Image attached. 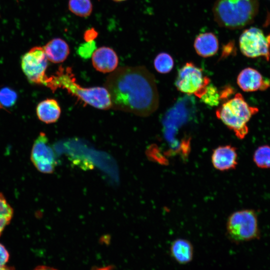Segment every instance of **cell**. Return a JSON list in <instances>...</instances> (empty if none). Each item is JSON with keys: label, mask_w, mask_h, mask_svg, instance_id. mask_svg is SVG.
<instances>
[{"label": "cell", "mask_w": 270, "mask_h": 270, "mask_svg": "<svg viewBox=\"0 0 270 270\" xmlns=\"http://www.w3.org/2000/svg\"><path fill=\"white\" fill-rule=\"evenodd\" d=\"M104 87L114 110L148 116L158 106L154 77L144 66L116 68L107 77Z\"/></svg>", "instance_id": "6da1fadb"}, {"label": "cell", "mask_w": 270, "mask_h": 270, "mask_svg": "<svg viewBox=\"0 0 270 270\" xmlns=\"http://www.w3.org/2000/svg\"><path fill=\"white\" fill-rule=\"evenodd\" d=\"M74 76L70 68L60 66L54 75L48 77L45 86L53 92L58 88L65 89L78 100L95 108H112L110 94L104 87L83 88L76 82Z\"/></svg>", "instance_id": "7a4b0ae2"}, {"label": "cell", "mask_w": 270, "mask_h": 270, "mask_svg": "<svg viewBox=\"0 0 270 270\" xmlns=\"http://www.w3.org/2000/svg\"><path fill=\"white\" fill-rule=\"evenodd\" d=\"M258 0H216L212 7L214 21L218 26L240 29L251 24L258 11Z\"/></svg>", "instance_id": "3957f363"}, {"label": "cell", "mask_w": 270, "mask_h": 270, "mask_svg": "<svg viewBox=\"0 0 270 270\" xmlns=\"http://www.w3.org/2000/svg\"><path fill=\"white\" fill-rule=\"evenodd\" d=\"M258 112V108L250 106L240 93H236L221 105L216 115L238 138L242 140L248 132L247 123Z\"/></svg>", "instance_id": "277c9868"}, {"label": "cell", "mask_w": 270, "mask_h": 270, "mask_svg": "<svg viewBox=\"0 0 270 270\" xmlns=\"http://www.w3.org/2000/svg\"><path fill=\"white\" fill-rule=\"evenodd\" d=\"M226 230L228 238L235 243L258 239L260 236L257 214L251 209L232 213L228 218Z\"/></svg>", "instance_id": "5b68a950"}, {"label": "cell", "mask_w": 270, "mask_h": 270, "mask_svg": "<svg viewBox=\"0 0 270 270\" xmlns=\"http://www.w3.org/2000/svg\"><path fill=\"white\" fill-rule=\"evenodd\" d=\"M210 82L209 78L204 76L200 68L188 62L179 70L175 86L180 92L200 98Z\"/></svg>", "instance_id": "8992f818"}, {"label": "cell", "mask_w": 270, "mask_h": 270, "mask_svg": "<svg viewBox=\"0 0 270 270\" xmlns=\"http://www.w3.org/2000/svg\"><path fill=\"white\" fill-rule=\"evenodd\" d=\"M48 66V60L42 46L32 48L22 57V70L32 84L45 86L48 77L46 74Z\"/></svg>", "instance_id": "52a82bcc"}, {"label": "cell", "mask_w": 270, "mask_h": 270, "mask_svg": "<svg viewBox=\"0 0 270 270\" xmlns=\"http://www.w3.org/2000/svg\"><path fill=\"white\" fill-rule=\"evenodd\" d=\"M239 46L246 56L256 58L260 56L268 61L270 59V43L262 30L251 27L246 29L239 38Z\"/></svg>", "instance_id": "ba28073f"}, {"label": "cell", "mask_w": 270, "mask_h": 270, "mask_svg": "<svg viewBox=\"0 0 270 270\" xmlns=\"http://www.w3.org/2000/svg\"><path fill=\"white\" fill-rule=\"evenodd\" d=\"M30 160L36 168L44 174H52L56 164V156L45 133L41 132L34 140Z\"/></svg>", "instance_id": "9c48e42d"}, {"label": "cell", "mask_w": 270, "mask_h": 270, "mask_svg": "<svg viewBox=\"0 0 270 270\" xmlns=\"http://www.w3.org/2000/svg\"><path fill=\"white\" fill-rule=\"evenodd\" d=\"M238 86L244 92L264 90L270 86V81L263 78L257 70L246 68L243 69L237 77Z\"/></svg>", "instance_id": "30bf717a"}, {"label": "cell", "mask_w": 270, "mask_h": 270, "mask_svg": "<svg viewBox=\"0 0 270 270\" xmlns=\"http://www.w3.org/2000/svg\"><path fill=\"white\" fill-rule=\"evenodd\" d=\"M211 160L213 166L218 170L234 169L238 165L236 148L230 145L219 146L213 150Z\"/></svg>", "instance_id": "8fae6325"}, {"label": "cell", "mask_w": 270, "mask_h": 270, "mask_svg": "<svg viewBox=\"0 0 270 270\" xmlns=\"http://www.w3.org/2000/svg\"><path fill=\"white\" fill-rule=\"evenodd\" d=\"M92 60L94 68L103 73L114 72L118 64V58L116 52L106 46L96 48L92 56Z\"/></svg>", "instance_id": "7c38bea8"}, {"label": "cell", "mask_w": 270, "mask_h": 270, "mask_svg": "<svg viewBox=\"0 0 270 270\" xmlns=\"http://www.w3.org/2000/svg\"><path fill=\"white\" fill-rule=\"evenodd\" d=\"M194 47L198 56L203 58L210 57L214 56L218 51V40L213 32H202L196 37Z\"/></svg>", "instance_id": "4fadbf2b"}, {"label": "cell", "mask_w": 270, "mask_h": 270, "mask_svg": "<svg viewBox=\"0 0 270 270\" xmlns=\"http://www.w3.org/2000/svg\"><path fill=\"white\" fill-rule=\"evenodd\" d=\"M43 48L48 60L55 64L64 62L70 54L68 44L60 38L52 39Z\"/></svg>", "instance_id": "5bb4252c"}, {"label": "cell", "mask_w": 270, "mask_h": 270, "mask_svg": "<svg viewBox=\"0 0 270 270\" xmlns=\"http://www.w3.org/2000/svg\"><path fill=\"white\" fill-rule=\"evenodd\" d=\"M194 246L190 241L184 238L174 240L170 246L172 257L178 264L190 263L194 258Z\"/></svg>", "instance_id": "9a60e30c"}, {"label": "cell", "mask_w": 270, "mask_h": 270, "mask_svg": "<svg viewBox=\"0 0 270 270\" xmlns=\"http://www.w3.org/2000/svg\"><path fill=\"white\" fill-rule=\"evenodd\" d=\"M36 112L40 120L46 124H52L56 122L59 118L61 109L56 100L47 98L38 104Z\"/></svg>", "instance_id": "2e32d148"}, {"label": "cell", "mask_w": 270, "mask_h": 270, "mask_svg": "<svg viewBox=\"0 0 270 270\" xmlns=\"http://www.w3.org/2000/svg\"><path fill=\"white\" fill-rule=\"evenodd\" d=\"M68 8L74 15L86 18L91 14L93 6L91 0H68Z\"/></svg>", "instance_id": "e0dca14e"}, {"label": "cell", "mask_w": 270, "mask_h": 270, "mask_svg": "<svg viewBox=\"0 0 270 270\" xmlns=\"http://www.w3.org/2000/svg\"><path fill=\"white\" fill-rule=\"evenodd\" d=\"M13 214L12 207L3 194L0 192V236L4 228L10 222Z\"/></svg>", "instance_id": "ac0fdd59"}, {"label": "cell", "mask_w": 270, "mask_h": 270, "mask_svg": "<svg viewBox=\"0 0 270 270\" xmlns=\"http://www.w3.org/2000/svg\"><path fill=\"white\" fill-rule=\"evenodd\" d=\"M154 64L158 72L166 74L172 70L174 67V62L170 54L162 52L156 56L154 60Z\"/></svg>", "instance_id": "d6986e66"}, {"label": "cell", "mask_w": 270, "mask_h": 270, "mask_svg": "<svg viewBox=\"0 0 270 270\" xmlns=\"http://www.w3.org/2000/svg\"><path fill=\"white\" fill-rule=\"evenodd\" d=\"M253 160L260 168H270V146L264 145L259 146L254 154Z\"/></svg>", "instance_id": "ffe728a7"}, {"label": "cell", "mask_w": 270, "mask_h": 270, "mask_svg": "<svg viewBox=\"0 0 270 270\" xmlns=\"http://www.w3.org/2000/svg\"><path fill=\"white\" fill-rule=\"evenodd\" d=\"M200 98L208 106H217L220 100V93L218 91L216 87L209 84L206 86L204 94Z\"/></svg>", "instance_id": "44dd1931"}, {"label": "cell", "mask_w": 270, "mask_h": 270, "mask_svg": "<svg viewBox=\"0 0 270 270\" xmlns=\"http://www.w3.org/2000/svg\"><path fill=\"white\" fill-rule=\"evenodd\" d=\"M18 98L16 92L10 88L5 87L0 90V104L8 108L16 103Z\"/></svg>", "instance_id": "7402d4cb"}, {"label": "cell", "mask_w": 270, "mask_h": 270, "mask_svg": "<svg viewBox=\"0 0 270 270\" xmlns=\"http://www.w3.org/2000/svg\"><path fill=\"white\" fill-rule=\"evenodd\" d=\"M96 50V44L94 40L86 42L80 45L77 52L81 57L86 58L92 56Z\"/></svg>", "instance_id": "603a6c76"}, {"label": "cell", "mask_w": 270, "mask_h": 270, "mask_svg": "<svg viewBox=\"0 0 270 270\" xmlns=\"http://www.w3.org/2000/svg\"><path fill=\"white\" fill-rule=\"evenodd\" d=\"M98 31L94 28H91L85 30L84 34V39L85 42L94 40L98 36Z\"/></svg>", "instance_id": "cb8c5ba5"}, {"label": "cell", "mask_w": 270, "mask_h": 270, "mask_svg": "<svg viewBox=\"0 0 270 270\" xmlns=\"http://www.w3.org/2000/svg\"><path fill=\"white\" fill-rule=\"evenodd\" d=\"M10 254L5 246L0 243V267L5 266L8 262Z\"/></svg>", "instance_id": "d4e9b609"}, {"label": "cell", "mask_w": 270, "mask_h": 270, "mask_svg": "<svg viewBox=\"0 0 270 270\" xmlns=\"http://www.w3.org/2000/svg\"><path fill=\"white\" fill-rule=\"evenodd\" d=\"M32 270H58L54 268L49 266L42 265V266H36Z\"/></svg>", "instance_id": "484cf974"}, {"label": "cell", "mask_w": 270, "mask_h": 270, "mask_svg": "<svg viewBox=\"0 0 270 270\" xmlns=\"http://www.w3.org/2000/svg\"><path fill=\"white\" fill-rule=\"evenodd\" d=\"M0 270H15L13 268L4 266L0 267Z\"/></svg>", "instance_id": "4316f807"}, {"label": "cell", "mask_w": 270, "mask_h": 270, "mask_svg": "<svg viewBox=\"0 0 270 270\" xmlns=\"http://www.w3.org/2000/svg\"><path fill=\"white\" fill-rule=\"evenodd\" d=\"M265 24L267 26L270 24V15L268 16Z\"/></svg>", "instance_id": "83f0119b"}, {"label": "cell", "mask_w": 270, "mask_h": 270, "mask_svg": "<svg viewBox=\"0 0 270 270\" xmlns=\"http://www.w3.org/2000/svg\"><path fill=\"white\" fill-rule=\"evenodd\" d=\"M112 0L114 1V2H124V1H126V0Z\"/></svg>", "instance_id": "f1b7e54d"}]
</instances>
